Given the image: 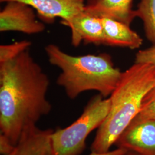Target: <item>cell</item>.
Instances as JSON below:
<instances>
[{"label": "cell", "instance_id": "14", "mask_svg": "<svg viewBox=\"0 0 155 155\" xmlns=\"http://www.w3.org/2000/svg\"><path fill=\"white\" fill-rule=\"evenodd\" d=\"M134 120H155V84L144 97L141 109Z\"/></svg>", "mask_w": 155, "mask_h": 155}, {"label": "cell", "instance_id": "15", "mask_svg": "<svg viewBox=\"0 0 155 155\" xmlns=\"http://www.w3.org/2000/svg\"><path fill=\"white\" fill-rule=\"evenodd\" d=\"M135 63L147 64L155 67V45L138 51L136 55Z\"/></svg>", "mask_w": 155, "mask_h": 155}, {"label": "cell", "instance_id": "19", "mask_svg": "<svg viewBox=\"0 0 155 155\" xmlns=\"http://www.w3.org/2000/svg\"><path fill=\"white\" fill-rule=\"evenodd\" d=\"M128 155V153H127V154H126V155Z\"/></svg>", "mask_w": 155, "mask_h": 155}, {"label": "cell", "instance_id": "7", "mask_svg": "<svg viewBox=\"0 0 155 155\" xmlns=\"http://www.w3.org/2000/svg\"><path fill=\"white\" fill-rule=\"evenodd\" d=\"M12 1L31 6L43 22L52 23L59 17L61 19V24L67 27L75 17L84 11L85 6V0H0V2L6 3Z\"/></svg>", "mask_w": 155, "mask_h": 155}, {"label": "cell", "instance_id": "2", "mask_svg": "<svg viewBox=\"0 0 155 155\" xmlns=\"http://www.w3.org/2000/svg\"><path fill=\"white\" fill-rule=\"evenodd\" d=\"M155 84V67L134 63L122 72V77L109 97L110 107L96 133L91 151L110 150L117 139L139 114L143 100Z\"/></svg>", "mask_w": 155, "mask_h": 155}, {"label": "cell", "instance_id": "9", "mask_svg": "<svg viewBox=\"0 0 155 155\" xmlns=\"http://www.w3.org/2000/svg\"><path fill=\"white\" fill-rule=\"evenodd\" d=\"M52 129H41L36 125L22 133L13 150L8 155H55Z\"/></svg>", "mask_w": 155, "mask_h": 155}, {"label": "cell", "instance_id": "4", "mask_svg": "<svg viewBox=\"0 0 155 155\" xmlns=\"http://www.w3.org/2000/svg\"><path fill=\"white\" fill-rule=\"evenodd\" d=\"M110 107L109 98L98 94L85 106L77 120L64 128L57 127L52 134L55 155H79L86 148L87 137L105 121Z\"/></svg>", "mask_w": 155, "mask_h": 155}, {"label": "cell", "instance_id": "11", "mask_svg": "<svg viewBox=\"0 0 155 155\" xmlns=\"http://www.w3.org/2000/svg\"><path fill=\"white\" fill-rule=\"evenodd\" d=\"M102 20L105 45L135 50L143 45V39L130 28V25L107 17H102Z\"/></svg>", "mask_w": 155, "mask_h": 155}, {"label": "cell", "instance_id": "16", "mask_svg": "<svg viewBox=\"0 0 155 155\" xmlns=\"http://www.w3.org/2000/svg\"><path fill=\"white\" fill-rule=\"evenodd\" d=\"M15 145L4 134L0 135V153L1 155H8L13 150Z\"/></svg>", "mask_w": 155, "mask_h": 155}, {"label": "cell", "instance_id": "3", "mask_svg": "<svg viewBox=\"0 0 155 155\" xmlns=\"http://www.w3.org/2000/svg\"><path fill=\"white\" fill-rule=\"evenodd\" d=\"M45 51L50 63L61 69L56 83L71 100L87 91H97L106 98L122 77L107 54L71 55L54 44L47 45Z\"/></svg>", "mask_w": 155, "mask_h": 155}, {"label": "cell", "instance_id": "1", "mask_svg": "<svg viewBox=\"0 0 155 155\" xmlns=\"http://www.w3.org/2000/svg\"><path fill=\"white\" fill-rule=\"evenodd\" d=\"M48 75L27 50L0 63V130L15 145L22 133L49 114Z\"/></svg>", "mask_w": 155, "mask_h": 155}, {"label": "cell", "instance_id": "8", "mask_svg": "<svg viewBox=\"0 0 155 155\" xmlns=\"http://www.w3.org/2000/svg\"><path fill=\"white\" fill-rule=\"evenodd\" d=\"M68 27L71 31V44L78 47L85 44L105 45V33L102 18L86 12L75 17Z\"/></svg>", "mask_w": 155, "mask_h": 155}, {"label": "cell", "instance_id": "13", "mask_svg": "<svg viewBox=\"0 0 155 155\" xmlns=\"http://www.w3.org/2000/svg\"><path fill=\"white\" fill-rule=\"evenodd\" d=\"M32 43L22 40L10 45H0V63L9 61L16 58L22 52L28 50Z\"/></svg>", "mask_w": 155, "mask_h": 155}, {"label": "cell", "instance_id": "6", "mask_svg": "<svg viewBox=\"0 0 155 155\" xmlns=\"http://www.w3.org/2000/svg\"><path fill=\"white\" fill-rule=\"evenodd\" d=\"M114 145L137 155H155V120H133Z\"/></svg>", "mask_w": 155, "mask_h": 155}, {"label": "cell", "instance_id": "12", "mask_svg": "<svg viewBox=\"0 0 155 155\" xmlns=\"http://www.w3.org/2000/svg\"><path fill=\"white\" fill-rule=\"evenodd\" d=\"M135 11L136 17L143 22L147 38L155 45V0H140Z\"/></svg>", "mask_w": 155, "mask_h": 155}, {"label": "cell", "instance_id": "10", "mask_svg": "<svg viewBox=\"0 0 155 155\" xmlns=\"http://www.w3.org/2000/svg\"><path fill=\"white\" fill-rule=\"evenodd\" d=\"M133 0H86L84 11L99 17H107L130 25L136 15Z\"/></svg>", "mask_w": 155, "mask_h": 155}, {"label": "cell", "instance_id": "5", "mask_svg": "<svg viewBox=\"0 0 155 155\" xmlns=\"http://www.w3.org/2000/svg\"><path fill=\"white\" fill-rule=\"evenodd\" d=\"M45 29L43 21L37 20L33 9L26 4L12 1L0 12V31H16L33 35Z\"/></svg>", "mask_w": 155, "mask_h": 155}, {"label": "cell", "instance_id": "17", "mask_svg": "<svg viewBox=\"0 0 155 155\" xmlns=\"http://www.w3.org/2000/svg\"><path fill=\"white\" fill-rule=\"evenodd\" d=\"M128 153L127 150L117 148L116 150H109V152L105 153H98L95 152L91 151V153L89 155H125Z\"/></svg>", "mask_w": 155, "mask_h": 155}, {"label": "cell", "instance_id": "18", "mask_svg": "<svg viewBox=\"0 0 155 155\" xmlns=\"http://www.w3.org/2000/svg\"><path fill=\"white\" fill-rule=\"evenodd\" d=\"M128 155H137V154H136V153H132V152H128Z\"/></svg>", "mask_w": 155, "mask_h": 155}]
</instances>
